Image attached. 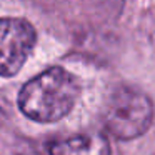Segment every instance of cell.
I'll return each mask as SVG.
<instances>
[{
  "label": "cell",
  "instance_id": "2",
  "mask_svg": "<svg viewBox=\"0 0 155 155\" xmlns=\"http://www.w3.org/2000/svg\"><path fill=\"white\" fill-rule=\"evenodd\" d=\"M152 118L153 107L150 98L132 87L115 88L104 108L105 127L120 140L140 137L150 127Z\"/></svg>",
  "mask_w": 155,
  "mask_h": 155
},
{
  "label": "cell",
  "instance_id": "4",
  "mask_svg": "<svg viewBox=\"0 0 155 155\" xmlns=\"http://www.w3.org/2000/svg\"><path fill=\"white\" fill-rule=\"evenodd\" d=\"M50 155H110V145L100 134H78L50 142Z\"/></svg>",
  "mask_w": 155,
  "mask_h": 155
},
{
  "label": "cell",
  "instance_id": "3",
  "mask_svg": "<svg viewBox=\"0 0 155 155\" xmlns=\"http://www.w3.org/2000/svg\"><path fill=\"white\" fill-rule=\"evenodd\" d=\"M35 28L25 18L2 17L0 18V75H15L35 45Z\"/></svg>",
  "mask_w": 155,
  "mask_h": 155
},
{
  "label": "cell",
  "instance_id": "1",
  "mask_svg": "<svg viewBox=\"0 0 155 155\" xmlns=\"http://www.w3.org/2000/svg\"><path fill=\"white\" fill-rule=\"evenodd\" d=\"M78 92V82L70 72L52 67L24 85L18 107L35 122H57L74 108Z\"/></svg>",
  "mask_w": 155,
  "mask_h": 155
}]
</instances>
